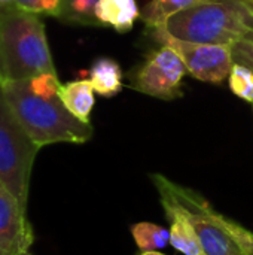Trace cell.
<instances>
[{
	"label": "cell",
	"mask_w": 253,
	"mask_h": 255,
	"mask_svg": "<svg viewBox=\"0 0 253 255\" xmlns=\"http://www.w3.org/2000/svg\"><path fill=\"white\" fill-rule=\"evenodd\" d=\"M57 73L45 24L15 3L0 6V85Z\"/></svg>",
	"instance_id": "obj_1"
},
{
	"label": "cell",
	"mask_w": 253,
	"mask_h": 255,
	"mask_svg": "<svg viewBox=\"0 0 253 255\" xmlns=\"http://www.w3.org/2000/svg\"><path fill=\"white\" fill-rule=\"evenodd\" d=\"M1 90L18 121L39 148L61 142L85 143L92 137V126L73 117L60 97H37L30 91L27 81L4 82Z\"/></svg>",
	"instance_id": "obj_2"
},
{
	"label": "cell",
	"mask_w": 253,
	"mask_h": 255,
	"mask_svg": "<svg viewBox=\"0 0 253 255\" xmlns=\"http://www.w3.org/2000/svg\"><path fill=\"white\" fill-rule=\"evenodd\" d=\"M160 27L177 40L233 48L253 28V15L236 0H210L171 15Z\"/></svg>",
	"instance_id": "obj_3"
},
{
	"label": "cell",
	"mask_w": 253,
	"mask_h": 255,
	"mask_svg": "<svg viewBox=\"0 0 253 255\" xmlns=\"http://www.w3.org/2000/svg\"><path fill=\"white\" fill-rule=\"evenodd\" d=\"M164 212L182 214L194 227L206 255H243L245 253L222 224L221 214L197 191L174 184L160 173L151 175Z\"/></svg>",
	"instance_id": "obj_4"
},
{
	"label": "cell",
	"mask_w": 253,
	"mask_h": 255,
	"mask_svg": "<svg viewBox=\"0 0 253 255\" xmlns=\"http://www.w3.org/2000/svg\"><path fill=\"white\" fill-rule=\"evenodd\" d=\"M40 148L27 134L0 87V182L27 212L30 179Z\"/></svg>",
	"instance_id": "obj_5"
},
{
	"label": "cell",
	"mask_w": 253,
	"mask_h": 255,
	"mask_svg": "<svg viewBox=\"0 0 253 255\" xmlns=\"http://www.w3.org/2000/svg\"><path fill=\"white\" fill-rule=\"evenodd\" d=\"M152 31L161 46H170L179 54L188 73L195 79L210 84H221L230 76L236 63L231 48L177 40L163 27H157Z\"/></svg>",
	"instance_id": "obj_6"
},
{
	"label": "cell",
	"mask_w": 253,
	"mask_h": 255,
	"mask_svg": "<svg viewBox=\"0 0 253 255\" xmlns=\"http://www.w3.org/2000/svg\"><path fill=\"white\" fill-rule=\"evenodd\" d=\"M186 73L179 54L170 46H161L136 70L131 88L161 100H174L183 96L182 81Z\"/></svg>",
	"instance_id": "obj_7"
},
{
	"label": "cell",
	"mask_w": 253,
	"mask_h": 255,
	"mask_svg": "<svg viewBox=\"0 0 253 255\" xmlns=\"http://www.w3.org/2000/svg\"><path fill=\"white\" fill-rule=\"evenodd\" d=\"M33 242L34 233L27 212L0 182V255L27 254Z\"/></svg>",
	"instance_id": "obj_8"
},
{
	"label": "cell",
	"mask_w": 253,
	"mask_h": 255,
	"mask_svg": "<svg viewBox=\"0 0 253 255\" xmlns=\"http://www.w3.org/2000/svg\"><path fill=\"white\" fill-rule=\"evenodd\" d=\"M140 13L136 0H100L95 6V18L100 27L110 25L118 33L130 31Z\"/></svg>",
	"instance_id": "obj_9"
},
{
	"label": "cell",
	"mask_w": 253,
	"mask_h": 255,
	"mask_svg": "<svg viewBox=\"0 0 253 255\" xmlns=\"http://www.w3.org/2000/svg\"><path fill=\"white\" fill-rule=\"evenodd\" d=\"M94 93L89 79H76L61 84L58 97L73 117L84 123H89V115L95 103Z\"/></svg>",
	"instance_id": "obj_10"
},
{
	"label": "cell",
	"mask_w": 253,
	"mask_h": 255,
	"mask_svg": "<svg viewBox=\"0 0 253 255\" xmlns=\"http://www.w3.org/2000/svg\"><path fill=\"white\" fill-rule=\"evenodd\" d=\"M89 82L94 91L103 97H113L122 90L121 66L107 57L98 58L89 69Z\"/></svg>",
	"instance_id": "obj_11"
},
{
	"label": "cell",
	"mask_w": 253,
	"mask_h": 255,
	"mask_svg": "<svg viewBox=\"0 0 253 255\" xmlns=\"http://www.w3.org/2000/svg\"><path fill=\"white\" fill-rule=\"evenodd\" d=\"M167 218L171 221L170 227V245L183 255H206L201 242L191 226V223L177 212H167Z\"/></svg>",
	"instance_id": "obj_12"
},
{
	"label": "cell",
	"mask_w": 253,
	"mask_h": 255,
	"mask_svg": "<svg viewBox=\"0 0 253 255\" xmlns=\"http://www.w3.org/2000/svg\"><path fill=\"white\" fill-rule=\"evenodd\" d=\"M204 1L210 0H151L143 7L140 18L149 28H157L164 25L171 15Z\"/></svg>",
	"instance_id": "obj_13"
},
{
	"label": "cell",
	"mask_w": 253,
	"mask_h": 255,
	"mask_svg": "<svg viewBox=\"0 0 253 255\" xmlns=\"http://www.w3.org/2000/svg\"><path fill=\"white\" fill-rule=\"evenodd\" d=\"M131 236L142 253L160 251L170 242V230L152 223H137L131 226Z\"/></svg>",
	"instance_id": "obj_14"
},
{
	"label": "cell",
	"mask_w": 253,
	"mask_h": 255,
	"mask_svg": "<svg viewBox=\"0 0 253 255\" xmlns=\"http://www.w3.org/2000/svg\"><path fill=\"white\" fill-rule=\"evenodd\" d=\"M100 0H63V7L58 19L66 24L75 25H97L95 6Z\"/></svg>",
	"instance_id": "obj_15"
},
{
	"label": "cell",
	"mask_w": 253,
	"mask_h": 255,
	"mask_svg": "<svg viewBox=\"0 0 253 255\" xmlns=\"http://www.w3.org/2000/svg\"><path fill=\"white\" fill-rule=\"evenodd\" d=\"M228 82L231 91L237 97L253 105V69L240 63H234L228 76Z\"/></svg>",
	"instance_id": "obj_16"
},
{
	"label": "cell",
	"mask_w": 253,
	"mask_h": 255,
	"mask_svg": "<svg viewBox=\"0 0 253 255\" xmlns=\"http://www.w3.org/2000/svg\"><path fill=\"white\" fill-rule=\"evenodd\" d=\"M30 91L42 99H57L60 93L61 82L57 73H40L27 81Z\"/></svg>",
	"instance_id": "obj_17"
},
{
	"label": "cell",
	"mask_w": 253,
	"mask_h": 255,
	"mask_svg": "<svg viewBox=\"0 0 253 255\" xmlns=\"http://www.w3.org/2000/svg\"><path fill=\"white\" fill-rule=\"evenodd\" d=\"M221 220H222L224 227L230 233V236L240 247V250L246 255H253V233L246 230L239 223H236V221H233V220H230V218H227L224 215L221 217Z\"/></svg>",
	"instance_id": "obj_18"
},
{
	"label": "cell",
	"mask_w": 253,
	"mask_h": 255,
	"mask_svg": "<svg viewBox=\"0 0 253 255\" xmlns=\"http://www.w3.org/2000/svg\"><path fill=\"white\" fill-rule=\"evenodd\" d=\"M231 49L236 63L249 66L251 69H253V43L248 40H240Z\"/></svg>",
	"instance_id": "obj_19"
},
{
	"label": "cell",
	"mask_w": 253,
	"mask_h": 255,
	"mask_svg": "<svg viewBox=\"0 0 253 255\" xmlns=\"http://www.w3.org/2000/svg\"><path fill=\"white\" fill-rule=\"evenodd\" d=\"M13 3L18 4L19 7L25 9V10H30V12L37 13V0H13Z\"/></svg>",
	"instance_id": "obj_20"
},
{
	"label": "cell",
	"mask_w": 253,
	"mask_h": 255,
	"mask_svg": "<svg viewBox=\"0 0 253 255\" xmlns=\"http://www.w3.org/2000/svg\"><path fill=\"white\" fill-rule=\"evenodd\" d=\"M236 1L240 3L242 6H245V7L253 15V0H236Z\"/></svg>",
	"instance_id": "obj_21"
},
{
	"label": "cell",
	"mask_w": 253,
	"mask_h": 255,
	"mask_svg": "<svg viewBox=\"0 0 253 255\" xmlns=\"http://www.w3.org/2000/svg\"><path fill=\"white\" fill-rule=\"evenodd\" d=\"M243 40H248V42H251V43H253V28L246 34V37L243 39Z\"/></svg>",
	"instance_id": "obj_22"
},
{
	"label": "cell",
	"mask_w": 253,
	"mask_h": 255,
	"mask_svg": "<svg viewBox=\"0 0 253 255\" xmlns=\"http://www.w3.org/2000/svg\"><path fill=\"white\" fill-rule=\"evenodd\" d=\"M140 255H166V254L158 253V251H149V253H140Z\"/></svg>",
	"instance_id": "obj_23"
},
{
	"label": "cell",
	"mask_w": 253,
	"mask_h": 255,
	"mask_svg": "<svg viewBox=\"0 0 253 255\" xmlns=\"http://www.w3.org/2000/svg\"><path fill=\"white\" fill-rule=\"evenodd\" d=\"M10 3H13V0H0V6H3V4H10Z\"/></svg>",
	"instance_id": "obj_24"
},
{
	"label": "cell",
	"mask_w": 253,
	"mask_h": 255,
	"mask_svg": "<svg viewBox=\"0 0 253 255\" xmlns=\"http://www.w3.org/2000/svg\"><path fill=\"white\" fill-rule=\"evenodd\" d=\"M24 255H31V254H30V253H27V254H24Z\"/></svg>",
	"instance_id": "obj_25"
},
{
	"label": "cell",
	"mask_w": 253,
	"mask_h": 255,
	"mask_svg": "<svg viewBox=\"0 0 253 255\" xmlns=\"http://www.w3.org/2000/svg\"><path fill=\"white\" fill-rule=\"evenodd\" d=\"M243 255H246V254H243Z\"/></svg>",
	"instance_id": "obj_26"
},
{
	"label": "cell",
	"mask_w": 253,
	"mask_h": 255,
	"mask_svg": "<svg viewBox=\"0 0 253 255\" xmlns=\"http://www.w3.org/2000/svg\"><path fill=\"white\" fill-rule=\"evenodd\" d=\"M0 87H1V85H0Z\"/></svg>",
	"instance_id": "obj_27"
}]
</instances>
